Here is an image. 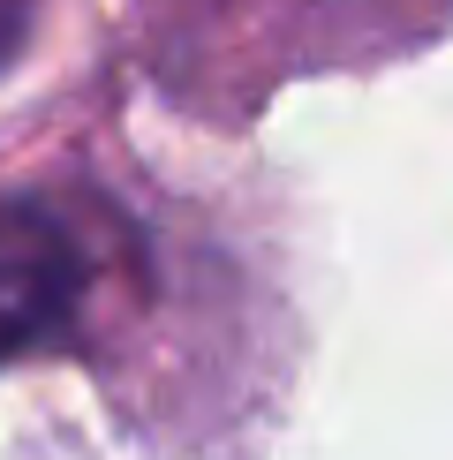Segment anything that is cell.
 I'll return each instance as SVG.
<instances>
[{
	"label": "cell",
	"instance_id": "6da1fadb",
	"mask_svg": "<svg viewBox=\"0 0 453 460\" xmlns=\"http://www.w3.org/2000/svg\"><path fill=\"white\" fill-rule=\"evenodd\" d=\"M91 302V249L46 197H0V370L76 340Z\"/></svg>",
	"mask_w": 453,
	"mask_h": 460
},
{
	"label": "cell",
	"instance_id": "7a4b0ae2",
	"mask_svg": "<svg viewBox=\"0 0 453 460\" xmlns=\"http://www.w3.org/2000/svg\"><path fill=\"white\" fill-rule=\"evenodd\" d=\"M23 38H31V0H0V68L23 53Z\"/></svg>",
	"mask_w": 453,
	"mask_h": 460
}]
</instances>
